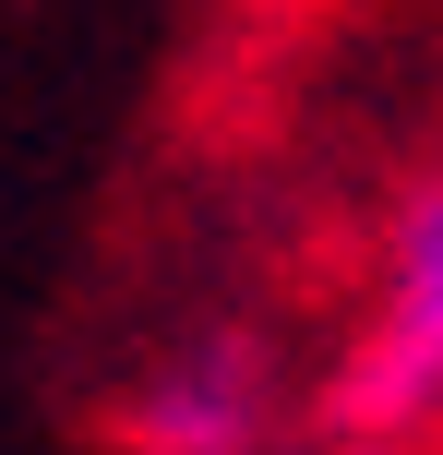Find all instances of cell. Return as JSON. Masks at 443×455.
<instances>
[{
    "label": "cell",
    "mask_w": 443,
    "mask_h": 455,
    "mask_svg": "<svg viewBox=\"0 0 443 455\" xmlns=\"http://www.w3.org/2000/svg\"><path fill=\"white\" fill-rule=\"evenodd\" d=\"M443 408V156L407 180V204L384 216V264H372V312H360L348 360L324 384L336 432H420Z\"/></svg>",
    "instance_id": "cell-1"
},
{
    "label": "cell",
    "mask_w": 443,
    "mask_h": 455,
    "mask_svg": "<svg viewBox=\"0 0 443 455\" xmlns=\"http://www.w3.org/2000/svg\"><path fill=\"white\" fill-rule=\"evenodd\" d=\"M276 360L264 336H192L120 395V443L132 455H264L276 443Z\"/></svg>",
    "instance_id": "cell-2"
}]
</instances>
